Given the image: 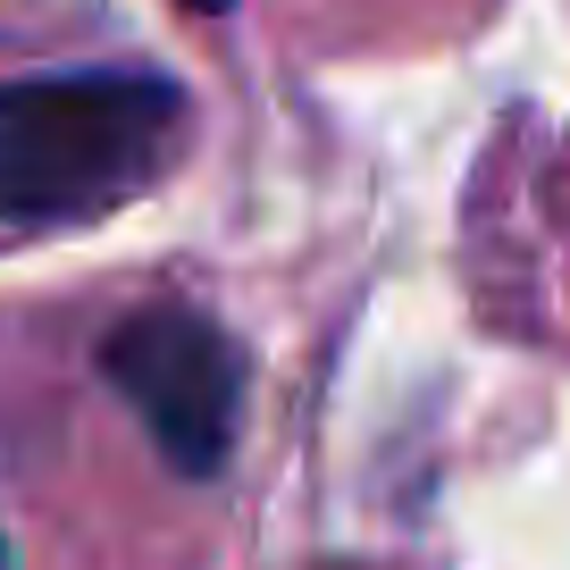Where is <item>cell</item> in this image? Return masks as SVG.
Segmentation results:
<instances>
[{
	"label": "cell",
	"instance_id": "obj_2",
	"mask_svg": "<svg viewBox=\"0 0 570 570\" xmlns=\"http://www.w3.org/2000/svg\"><path fill=\"white\" fill-rule=\"evenodd\" d=\"M101 377L126 411L142 420V436L160 445V462L177 479H218L244 428V386L252 353L185 303H151L135 320H118L101 336Z\"/></svg>",
	"mask_w": 570,
	"mask_h": 570
},
{
	"label": "cell",
	"instance_id": "obj_1",
	"mask_svg": "<svg viewBox=\"0 0 570 570\" xmlns=\"http://www.w3.org/2000/svg\"><path fill=\"white\" fill-rule=\"evenodd\" d=\"M185 85L160 68H51L0 85V235L126 210L185 142Z\"/></svg>",
	"mask_w": 570,
	"mask_h": 570
},
{
	"label": "cell",
	"instance_id": "obj_3",
	"mask_svg": "<svg viewBox=\"0 0 570 570\" xmlns=\"http://www.w3.org/2000/svg\"><path fill=\"white\" fill-rule=\"evenodd\" d=\"M185 9H202V18H218V9H235V0H185Z\"/></svg>",
	"mask_w": 570,
	"mask_h": 570
}]
</instances>
